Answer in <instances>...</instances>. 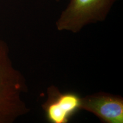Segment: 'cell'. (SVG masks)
<instances>
[{
  "mask_svg": "<svg viewBox=\"0 0 123 123\" xmlns=\"http://www.w3.org/2000/svg\"><path fill=\"white\" fill-rule=\"evenodd\" d=\"M27 91L25 78L14 66L8 46L0 39V123H13L29 113L24 100Z\"/></svg>",
  "mask_w": 123,
  "mask_h": 123,
  "instance_id": "cell-1",
  "label": "cell"
},
{
  "mask_svg": "<svg viewBox=\"0 0 123 123\" xmlns=\"http://www.w3.org/2000/svg\"><path fill=\"white\" fill-rule=\"evenodd\" d=\"M117 1L70 0L56 20V29L77 33L88 25L103 22Z\"/></svg>",
  "mask_w": 123,
  "mask_h": 123,
  "instance_id": "cell-2",
  "label": "cell"
},
{
  "mask_svg": "<svg viewBox=\"0 0 123 123\" xmlns=\"http://www.w3.org/2000/svg\"><path fill=\"white\" fill-rule=\"evenodd\" d=\"M47 99L42 104L45 117L51 123H68L81 110V99L75 92H61L56 86L47 89Z\"/></svg>",
  "mask_w": 123,
  "mask_h": 123,
  "instance_id": "cell-3",
  "label": "cell"
},
{
  "mask_svg": "<svg viewBox=\"0 0 123 123\" xmlns=\"http://www.w3.org/2000/svg\"><path fill=\"white\" fill-rule=\"evenodd\" d=\"M81 110L90 112L104 123H123V98L117 95L99 92L81 99Z\"/></svg>",
  "mask_w": 123,
  "mask_h": 123,
  "instance_id": "cell-4",
  "label": "cell"
},
{
  "mask_svg": "<svg viewBox=\"0 0 123 123\" xmlns=\"http://www.w3.org/2000/svg\"><path fill=\"white\" fill-rule=\"evenodd\" d=\"M56 1H57V2H59V1H60V0H55Z\"/></svg>",
  "mask_w": 123,
  "mask_h": 123,
  "instance_id": "cell-5",
  "label": "cell"
}]
</instances>
